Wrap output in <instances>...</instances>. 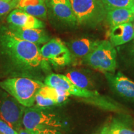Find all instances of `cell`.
<instances>
[{
  "instance_id": "cell-1",
  "label": "cell",
  "mask_w": 134,
  "mask_h": 134,
  "mask_svg": "<svg viewBox=\"0 0 134 134\" xmlns=\"http://www.w3.org/2000/svg\"><path fill=\"white\" fill-rule=\"evenodd\" d=\"M52 72L39 46L15 36L0 24V78L25 77L43 82Z\"/></svg>"
},
{
  "instance_id": "cell-2",
  "label": "cell",
  "mask_w": 134,
  "mask_h": 134,
  "mask_svg": "<svg viewBox=\"0 0 134 134\" xmlns=\"http://www.w3.org/2000/svg\"><path fill=\"white\" fill-rule=\"evenodd\" d=\"M43 83L57 90L68 92L70 95L84 99L91 104L97 105L104 109L116 111L120 108L114 101L103 96L96 90H88L80 88L72 83L68 77L63 75L50 73L45 78Z\"/></svg>"
},
{
  "instance_id": "cell-3",
  "label": "cell",
  "mask_w": 134,
  "mask_h": 134,
  "mask_svg": "<svg viewBox=\"0 0 134 134\" xmlns=\"http://www.w3.org/2000/svg\"><path fill=\"white\" fill-rule=\"evenodd\" d=\"M44 85L42 81L25 77L7 78L0 81V88L14 97L25 108L34 105L36 94Z\"/></svg>"
},
{
  "instance_id": "cell-4",
  "label": "cell",
  "mask_w": 134,
  "mask_h": 134,
  "mask_svg": "<svg viewBox=\"0 0 134 134\" xmlns=\"http://www.w3.org/2000/svg\"><path fill=\"white\" fill-rule=\"evenodd\" d=\"M78 26L94 28L106 17V9L100 0H70Z\"/></svg>"
},
{
  "instance_id": "cell-5",
  "label": "cell",
  "mask_w": 134,
  "mask_h": 134,
  "mask_svg": "<svg viewBox=\"0 0 134 134\" xmlns=\"http://www.w3.org/2000/svg\"><path fill=\"white\" fill-rule=\"evenodd\" d=\"M82 63L103 73H115L118 62L115 47L107 40L99 43L90 54L82 60Z\"/></svg>"
},
{
  "instance_id": "cell-6",
  "label": "cell",
  "mask_w": 134,
  "mask_h": 134,
  "mask_svg": "<svg viewBox=\"0 0 134 134\" xmlns=\"http://www.w3.org/2000/svg\"><path fill=\"white\" fill-rule=\"evenodd\" d=\"M47 19L58 29H75L78 26L70 0H45Z\"/></svg>"
},
{
  "instance_id": "cell-7",
  "label": "cell",
  "mask_w": 134,
  "mask_h": 134,
  "mask_svg": "<svg viewBox=\"0 0 134 134\" xmlns=\"http://www.w3.org/2000/svg\"><path fill=\"white\" fill-rule=\"evenodd\" d=\"M23 125L26 129L31 131L43 129H57L62 127L63 123L59 115L48 108L33 105L25 108Z\"/></svg>"
},
{
  "instance_id": "cell-8",
  "label": "cell",
  "mask_w": 134,
  "mask_h": 134,
  "mask_svg": "<svg viewBox=\"0 0 134 134\" xmlns=\"http://www.w3.org/2000/svg\"><path fill=\"white\" fill-rule=\"evenodd\" d=\"M25 107L0 88V116L17 132L23 128Z\"/></svg>"
},
{
  "instance_id": "cell-9",
  "label": "cell",
  "mask_w": 134,
  "mask_h": 134,
  "mask_svg": "<svg viewBox=\"0 0 134 134\" xmlns=\"http://www.w3.org/2000/svg\"><path fill=\"white\" fill-rule=\"evenodd\" d=\"M43 58L55 68H63L71 64V53L66 44L60 38H53L41 48Z\"/></svg>"
},
{
  "instance_id": "cell-10",
  "label": "cell",
  "mask_w": 134,
  "mask_h": 134,
  "mask_svg": "<svg viewBox=\"0 0 134 134\" xmlns=\"http://www.w3.org/2000/svg\"><path fill=\"white\" fill-rule=\"evenodd\" d=\"M105 77L111 91L127 101L134 104V81L120 71L105 73Z\"/></svg>"
},
{
  "instance_id": "cell-11",
  "label": "cell",
  "mask_w": 134,
  "mask_h": 134,
  "mask_svg": "<svg viewBox=\"0 0 134 134\" xmlns=\"http://www.w3.org/2000/svg\"><path fill=\"white\" fill-rule=\"evenodd\" d=\"M6 21L8 24L28 29H43L46 27L44 22L42 20L18 9L10 12L6 18Z\"/></svg>"
},
{
  "instance_id": "cell-12",
  "label": "cell",
  "mask_w": 134,
  "mask_h": 134,
  "mask_svg": "<svg viewBox=\"0 0 134 134\" xmlns=\"http://www.w3.org/2000/svg\"><path fill=\"white\" fill-rule=\"evenodd\" d=\"M7 26L10 31L18 37L37 46L45 44L50 39L49 34L44 29H28L11 24Z\"/></svg>"
},
{
  "instance_id": "cell-13",
  "label": "cell",
  "mask_w": 134,
  "mask_h": 134,
  "mask_svg": "<svg viewBox=\"0 0 134 134\" xmlns=\"http://www.w3.org/2000/svg\"><path fill=\"white\" fill-rule=\"evenodd\" d=\"M100 41L89 37H81L72 40L66 43L73 58L83 60L98 46Z\"/></svg>"
},
{
  "instance_id": "cell-14",
  "label": "cell",
  "mask_w": 134,
  "mask_h": 134,
  "mask_svg": "<svg viewBox=\"0 0 134 134\" xmlns=\"http://www.w3.org/2000/svg\"><path fill=\"white\" fill-rule=\"evenodd\" d=\"M134 39V30L132 23L117 25L111 28L109 41L114 47H119Z\"/></svg>"
},
{
  "instance_id": "cell-15",
  "label": "cell",
  "mask_w": 134,
  "mask_h": 134,
  "mask_svg": "<svg viewBox=\"0 0 134 134\" xmlns=\"http://www.w3.org/2000/svg\"><path fill=\"white\" fill-rule=\"evenodd\" d=\"M14 9L22 10L38 19H47V10L43 0H16Z\"/></svg>"
},
{
  "instance_id": "cell-16",
  "label": "cell",
  "mask_w": 134,
  "mask_h": 134,
  "mask_svg": "<svg viewBox=\"0 0 134 134\" xmlns=\"http://www.w3.org/2000/svg\"><path fill=\"white\" fill-rule=\"evenodd\" d=\"M106 11L105 19L110 29L117 25L132 23L134 20V9L112 8Z\"/></svg>"
},
{
  "instance_id": "cell-17",
  "label": "cell",
  "mask_w": 134,
  "mask_h": 134,
  "mask_svg": "<svg viewBox=\"0 0 134 134\" xmlns=\"http://www.w3.org/2000/svg\"><path fill=\"white\" fill-rule=\"evenodd\" d=\"M117 58L123 69L134 76V39L130 42L117 47Z\"/></svg>"
},
{
  "instance_id": "cell-18",
  "label": "cell",
  "mask_w": 134,
  "mask_h": 134,
  "mask_svg": "<svg viewBox=\"0 0 134 134\" xmlns=\"http://www.w3.org/2000/svg\"><path fill=\"white\" fill-rule=\"evenodd\" d=\"M58 96L56 89L44 85L36 94V105L45 108L58 105Z\"/></svg>"
},
{
  "instance_id": "cell-19",
  "label": "cell",
  "mask_w": 134,
  "mask_h": 134,
  "mask_svg": "<svg viewBox=\"0 0 134 134\" xmlns=\"http://www.w3.org/2000/svg\"><path fill=\"white\" fill-rule=\"evenodd\" d=\"M72 83L80 88L88 90H94V85L90 75L80 70H71L65 75Z\"/></svg>"
},
{
  "instance_id": "cell-20",
  "label": "cell",
  "mask_w": 134,
  "mask_h": 134,
  "mask_svg": "<svg viewBox=\"0 0 134 134\" xmlns=\"http://www.w3.org/2000/svg\"><path fill=\"white\" fill-rule=\"evenodd\" d=\"M99 134H134V130L122 122L114 120L105 125Z\"/></svg>"
},
{
  "instance_id": "cell-21",
  "label": "cell",
  "mask_w": 134,
  "mask_h": 134,
  "mask_svg": "<svg viewBox=\"0 0 134 134\" xmlns=\"http://www.w3.org/2000/svg\"><path fill=\"white\" fill-rule=\"evenodd\" d=\"M105 9L112 8H130L134 9L132 0H100Z\"/></svg>"
},
{
  "instance_id": "cell-22",
  "label": "cell",
  "mask_w": 134,
  "mask_h": 134,
  "mask_svg": "<svg viewBox=\"0 0 134 134\" xmlns=\"http://www.w3.org/2000/svg\"><path fill=\"white\" fill-rule=\"evenodd\" d=\"M16 0L11 2H5L0 0V20L8 16L11 11L14 9Z\"/></svg>"
},
{
  "instance_id": "cell-23",
  "label": "cell",
  "mask_w": 134,
  "mask_h": 134,
  "mask_svg": "<svg viewBox=\"0 0 134 134\" xmlns=\"http://www.w3.org/2000/svg\"><path fill=\"white\" fill-rule=\"evenodd\" d=\"M0 133L1 134H18L8 122L2 119H0Z\"/></svg>"
},
{
  "instance_id": "cell-24",
  "label": "cell",
  "mask_w": 134,
  "mask_h": 134,
  "mask_svg": "<svg viewBox=\"0 0 134 134\" xmlns=\"http://www.w3.org/2000/svg\"><path fill=\"white\" fill-rule=\"evenodd\" d=\"M32 134H63L61 132L55 129H43L31 130Z\"/></svg>"
},
{
  "instance_id": "cell-25",
  "label": "cell",
  "mask_w": 134,
  "mask_h": 134,
  "mask_svg": "<svg viewBox=\"0 0 134 134\" xmlns=\"http://www.w3.org/2000/svg\"><path fill=\"white\" fill-rule=\"evenodd\" d=\"M18 134H32L31 131L26 129L25 128H22L18 131Z\"/></svg>"
},
{
  "instance_id": "cell-26",
  "label": "cell",
  "mask_w": 134,
  "mask_h": 134,
  "mask_svg": "<svg viewBox=\"0 0 134 134\" xmlns=\"http://www.w3.org/2000/svg\"><path fill=\"white\" fill-rule=\"evenodd\" d=\"M1 1H5V2H11V1H12L13 0H1Z\"/></svg>"
},
{
  "instance_id": "cell-27",
  "label": "cell",
  "mask_w": 134,
  "mask_h": 134,
  "mask_svg": "<svg viewBox=\"0 0 134 134\" xmlns=\"http://www.w3.org/2000/svg\"><path fill=\"white\" fill-rule=\"evenodd\" d=\"M132 25H133V30H134V20L133 21H132Z\"/></svg>"
},
{
  "instance_id": "cell-28",
  "label": "cell",
  "mask_w": 134,
  "mask_h": 134,
  "mask_svg": "<svg viewBox=\"0 0 134 134\" xmlns=\"http://www.w3.org/2000/svg\"><path fill=\"white\" fill-rule=\"evenodd\" d=\"M133 1V8H134V0H132Z\"/></svg>"
},
{
  "instance_id": "cell-29",
  "label": "cell",
  "mask_w": 134,
  "mask_h": 134,
  "mask_svg": "<svg viewBox=\"0 0 134 134\" xmlns=\"http://www.w3.org/2000/svg\"><path fill=\"white\" fill-rule=\"evenodd\" d=\"M43 1H45V0H43Z\"/></svg>"
},
{
  "instance_id": "cell-30",
  "label": "cell",
  "mask_w": 134,
  "mask_h": 134,
  "mask_svg": "<svg viewBox=\"0 0 134 134\" xmlns=\"http://www.w3.org/2000/svg\"><path fill=\"white\" fill-rule=\"evenodd\" d=\"M0 134H1V133H0Z\"/></svg>"
}]
</instances>
